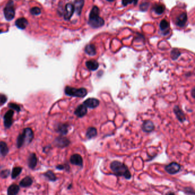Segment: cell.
<instances>
[{
  "label": "cell",
  "instance_id": "484cf974",
  "mask_svg": "<svg viewBox=\"0 0 195 195\" xmlns=\"http://www.w3.org/2000/svg\"><path fill=\"white\" fill-rule=\"evenodd\" d=\"M57 131L61 135H65L68 132V125L67 124H60L58 127Z\"/></svg>",
  "mask_w": 195,
  "mask_h": 195
},
{
  "label": "cell",
  "instance_id": "74e56055",
  "mask_svg": "<svg viewBox=\"0 0 195 195\" xmlns=\"http://www.w3.org/2000/svg\"><path fill=\"white\" fill-rule=\"evenodd\" d=\"M136 1H122V4H123V5H124V6H126V5H127L128 4H131V3H135Z\"/></svg>",
  "mask_w": 195,
  "mask_h": 195
},
{
  "label": "cell",
  "instance_id": "d6a6232c",
  "mask_svg": "<svg viewBox=\"0 0 195 195\" xmlns=\"http://www.w3.org/2000/svg\"><path fill=\"white\" fill-rule=\"evenodd\" d=\"M10 175V171L9 169H5L4 171H2L0 173V176H1L3 179L7 178Z\"/></svg>",
  "mask_w": 195,
  "mask_h": 195
},
{
  "label": "cell",
  "instance_id": "8992f818",
  "mask_svg": "<svg viewBox=\"0 0 195 195\" xmlns=\"http://www.w3.org/2000/svg\"><path fill=\"white\" fill-rule=\"evenodd\" d=\"M180 169H181L180 165L176 162L171 163L169 164L168 165H166L165 167V171L170 175L176 174L177 173L179 172Z\"/></svg>",
  "mask_w": 195,
  "mask_h": 195
},
{
  "label": "cell",
  "instance_id": "f1b7e54d",
  "mask_svg": "<svg viewBox=\"0 0 195 195\" xmlns=\"http://www.w3.org/2000/svg\"><path fill=\"white\" fill-rule=\"evenodd\" d=\"M22 168L17 167L13 168L12 172V179H16L21 172L22 171Z\"/></svg>",
  "mask_w": 195,
  "mask_h": 195
},
{
  "label": "cell",
  "instance_id": "9c48e42d",
  "mask_svg": "<svg viewBox=\"0 0 195 195\" xmlns=\"http://www.w3.org/2000/svg\"><path fill=\"white\" fill-rule=\"evenodd\" d=\"M70 162L72 164L83 167V159L81 156L79 154H74L71 156L70 158Z\"/></svg>",
  "mask_w": 195,
  "mask_h": 195
},
{
  "label": "cell",
  "instance_id": "52a82bcc",
  "mask_svg": "<svg viewBox=\"0 0 195 195\" xmlns=\"http://www.w3.org/2000/svg\"><path fill=\"white\" fill-rule=\"evenodd\" d=\"M14 112L12 110H8L4 115V126L7 128H9L13 124V116Z\"/></svg>",
  "mask_w": 195,
  "mask_h": 195
},
{
  "label": "cell",
  "instance_id": "5b68a950",
  "mask_svg": "<svg viewBox=\"0 0 195 195\" xmlns=\"http://www.w3.org/2000/svg\"><path fill=\"white\" fill-rule=\"evenodd\" d=\"M4 16L7 21L12 20L15 16V9L13 1H9L4 9Z\"/></svg>",
  "mask_w": 195,
  "mask_h": 195
},
{
  "label": "cell",
  "instance_id": "5bb4252c",
  "mask_svg": "<svg viewBox=\"0 0 195 195\" xmlns=\"http://www.w3.org/2000/svg\"><path fill=\"white\" fill-rule=\"evenodd\" d=\"M142 129L146 133H150L154 129V125L150 120H145L142 125Z\"/></svg>",
  "mask_w": 195,
  "mask_h": 195
},
{
  "label": "cell",
  "instance_id": "ffe728a7",
  "mask_svg": "<svg viewBox=\"0 0 195 195\" xmlns=\"http://www.w3.org/2000/svg\"><path fill=\"white\" fill-rule=\"evenodd\" d=\"M85 53L89 56H95L96 54V48L93 44H88L85 48Z\"/></svg>",
  "mask_w": 195,
  "mask_h": 195
},
{
  "label": "cell",
  "instance_id": "836d02e7",
  "mask_svg": "<svg viewBox=\"0 0 195 195\" xmlns=\"http://www.w3.org/2000/svg\"><path fill=\"white\" fill-rule=\"evenodd\" d=\"M149 3H142L140 6V11H141L142 12L146 11H148V8H149Z\"/></svg>",
  "mask_w": 195,
  "mask_h": 195
},
{
  "label": "cell",
  "instance_id": "8d00e7d4",
  "mask_svg": "<svg viewBox=\"0 0 195 195\" xmlns=\"http://www.w3.org/2000/svg\"><path fill=\"white\" fill-rule=\"evenodd\" d=\"M65 165H58L56 167V168L58 170H63L65 168Z\"/></svg>",
  "mask_w": 195,
  "mask_h": 195
},
{
  "label": "cell",
  "instance_id": "e0dca14e",
  "mask_svg": "<svg viewBox=\"0 0 195 195\" xmlns=\"http://www.w3.org/2000/svg\"><path fill=\"white\" fill-rule=\"evenodd\" d=\"M15 24L18 29H24L28 25V21L25 18H20L16 21Z\"/></svg>",
  "mask_w": 195,
  "mask_h": 195
},
{
  "label": "cell",
  "instance_id": "e575fe53",
  "mask_svg": "<svg viewBox=\"0 0 195 195\" xmlns=\"http://www.w3.org/2000/svg\"><path fill=\"white\" fill-rule=\"evenodd\" d=\"M7 100V97L6 96L1 95H0V105H2L6 102Z\"/></svg>",
  "mask_w": 195,
  "mask_h": 195
},
{
  "label": "cell",
  "instance_id": "6da1fadb",
  "mask_svg": "<svg viewBox=\"0 0 195 195\" xmlns=\"http://www.w3.org/2000/svg\"><path fill=\"white\" fill-rule=\"evenodd\" d=\"M110 168L113 173L116 176H123L127 180H129L132 177L131 173L128 167L120 162H112L110 165Z\"/></svg>",
  "mask_w": 195,
  "mask_h": 195
},
{
  "label": "cell",
  "instance_id": "2e32d148",
  "mask_svg": "<svg viewBox=\"0 0 195 195\" xmlns=\"http://www.w3.org/2000/svg\"><path fill=\"white\" fill-rule=\"evenodd\" d=\"M84 1H83V0H77V1H76L74 2V11H76L77 14L79 16H80L81 13L82 9L84 7Z\"/></svg>",
  "mask_w": 195,
  "mask_h": 195
},
{
  "label": "cell",
  "instance_id": "ba28073f",
  "mask_svg": "<svg viewBox=\"0 0 195 195\" xmlns=\"http://www.w3.org/2000/svg\"><path fill=\"white\" fill-rule=\"evenodd\" d=\"M54 143L57 147L63 148L68 146L70 142L68 139L63 136H59L55 139Z\"/></svg>",
  "mask_w": 195,
  "mask_h": 195
},
{
  "label": "cell",
  "instance_id": "44dd1931",
  "mask_svg": "<svg viewBox=\"0 0 195 195\" xmlns=\"http://www.w3.org/2000/svg\"><path fill=\"white\" fill-rule=\"evenodd\" d=\"M97 135V131L96 128L89 127L86 133V137L88 139H92Z\"/></svg>",
  "mask_w": 195,
  "mask_h": 195
},
{
  "label": "cell",
  "instance_id": "7402d4cb",
  "mask_svg": "<svg viewBox=\"0 0 195 195\" xmlns=\"http://www.w3.org/2000/svg\"><path fill=\"white\" fill-rule=\"evenodd\" d=\"M20 190V187L16 184H12L8 189V195H17Z\"/></svg>",
  "mask_w": 195,
  "mask_h": 195
},
{
  "label": "cell",
  "instance_id": "7a4b0ae2",
  "mask_svg": "<svg viewBox=\"0 0 195 195\" xmlns=\"http://www.w3.org/2000/svg\"><path fill=\"white\" fill-rule=\"evenodd\" d=\"M100 9L97 6L92 9L89 17V25L93 28H98L104 25V20L100 16Z\"/></svg>",
  "mask_w": 195,
  "mask_h": 195
},
{
  "label": "cell",
  "instance_id": "ab89813d",
  "mask_svg": "<svg viewBox=\"0 0 195 195\" xmlns=\"http://www.w3.org/2000/svg\"><path fill=\"white\" fill-rule=\"evenodd\" d=\"M194 93H195V92H194V88H193V89H192V97L194 98Z\"/></svg>",
  "mask_w": 195,
  "mask_h": 195
},
{
  "label": "cell",
  "instance_id": "d4e9b609",
  "mask_svg": "<svg viewBox=\"0 0 195 195\" xmlns=\"http://www.w3.org/2000/svg\"><path fill=\"white\" fill-rule=\"evenodd\" d=\"M160 30L163 32H166V34L168 33L167 31L169 29V23L166 20H163L160 23Z\"/></svg>",
  "mask_w": 195,
  "mask_h": 195
},
{
  "label": "cell",
  "instance_id": "f546056e",
  "mask_svg": "<svg viewBox=\"0 0 195 195\" xmlns=\"http://www.w3.org/2000/svg\"><path fill=\"white\" fill-rule=\"evenodd\" d=\"M44 175L48 180L52 181H54L57 179L55 174L51 171H48L44 174Z\"/></svg>",
  "mask_w": 195,
  "mask_h": 195
},
{
  "label": "cell",
  "instance_id": "4dcf8cb0",
  "mask_svg": "<svg viewBox=\"0 0 195 195\" xmlns=\"http://www.w3.org/2000/svg\"><path fill=\"white\" fill-rule=\"evenodd\" d=\"M30 12L33 15L37 16V15H39V14L41 13V9L39 8H38V7H33V8H31V9L30 11Z\"/></svg>",
  "mask_w": 195,
  "mask_h": 195
},
{
  "label": "cell",
  "instance_id": "9a60e30c",
  "mask_svg": "<svg viewBox=\"0 0 195 195\" xmlns=\"http://www.w3.org/2000/svg\"><path fill=\"white\" fill-rule=\"evenodd\" d=\"M174 113L176 114V116L177 119L181 122V123H183L184 121H185L186 120V118H185V114L184 113V112L180 109V108L178 106H175L174 109Z\"/></svg>",
  "mask_w": 195,
  "mask_h": 195
},
{
  "label": "cell",
  "instance_id": "277c9868",
  "mask_svg": "<svg viewBox=\"0 0 195 195\" xmlns=\"http://www.w3.org/2000/svg\"><path fill=\"white\" fill-rule=\"evenodd\" d=\"M65 93L66 95L72 97L83 98L87 95V90L85 88H74L70 87H66L65 89Z\"/></svg>",
  "mask_w": 195,
  "mask_h": 195
},
{
  "label": "cell",
  "instance_id": "d590c367",
  "mask_svg": "<svg viewBox=\"0 0 195 195\" xmlns=\"http://www.w3.org/2000/svg\"><path fill=\"white\" fill-rule=\"evenodd\" d=\"M184 189H185V192H187L188 191L189 192H188V193H189V194H192L193 195H194V192L193 189H192V188H190V187H189V188H185Z\"/></svg>",
  "mask_w": 195,
  "mask_h": 195
},
{
  "label": "cell",
  "instance_id": "4fadbf2b",
  "mask_svg": "<svg viewBox=\"0 0 195 195\" xmlns=\"http://www.w3.org/2000/svg\"><path fill=\"white\" fill-rule=\"evenodd\" d=\"M187 21V14L186 13H183L178 16L176 19V24L179 27H184Z\"/></svg>",
  "mask_w": 195,
  "mask_h": 195
},
{
  "label": "cell",
  "instance_id": "f35d334b",
  "mask_svg": "<svg viewBox=\"0 0 195 195\" xmlns=\"http://www.w3.org/2000/svg\"><path fill=\"white\" fill-rule=\"evenodd\" d=\"M165 195H175V193H173L172 192H169L167 193H166Z\"/></svg>",
  "mask_w": 195,
  "mask_h": 195
},
{
  "label": "cell",
  "instance_id": "8fae6325",
  "mask_svg": "<svg viewBox=\"0 0 195 195\" xmlns=\"http://www.w3.org/2000/svg\"><path fill=\"white\" fill-rule=\"evenodd\" d=\"M83 104L87 108L88 107L91 109H94L99 105L100 101L98 99L95 98H89L84 102Z\"/></svg>",
  "mask_w": 195,
  "mask_h": 195
},
{
  "label": "cell",
  "instance_id": "30bf717a",
  "mask_svg": "<svg viewBox=\"0 0 195 195\" xmlns=\"http://www.w3.org/2000/svg\"><path fill=\"white\" fill-rule=\"evenodd\" d=\"M74 12V5L70 3H68L65 5V13H64V19L65 20H69L70 19L73 14Z\"/></svg>",
  "mask_w": 195,
  "mask_h": 195
},
{
  "label": "cell",
  "instance_id": "1f68e13d",
  "mask_svg": "<svg viewBox=\"0 0 195 195\" xmlns=\"http://www.w3.org/2000/svg\"><path fill=\"white\" fill-rule=\"evenodd\" d=\"M8 106H9L11 109H13V110H15L16 111H17V112H20V109H21L20 106L18 105H17V104H14V103H10V104H9Z\"/></svg>",
  "mask_w": 195,
  "mask_h": 195
},
{
  "label": "cell",
  "instance_id": "ac0fdd59",
  "mask_svg": "<svg viewBox=\"0 0 195 195\" xmlns=\"http://www.w3.org/2000/svg\"><path fill=\"white\" fill-rule=\"evenodd\" d=\"M85 64H86V66L88 68V69L91 71L96 70L99 66V64L98 63V62L96 60H89V61H87Z\"/></svg>",
  "mask_w": 195,
  "mask_h": 195
},
{
  "label": "cell",
  "instance_id": "4316f807",
  "mask_svg": "<svg viewBox=\"0 0 195 195\" xmlns=\"http://www.w3.org/2000/svg\"><path fill=\"white\" fill-rule=\"evenodd\" d=\"M165 9V6L162 4L155 5V6L153 8V11L158 14H162L164 12Z\"/></svg>",
  "mask_w": 195,
  "mask_h": 195
},
{
  "label": "cell",
  "instance_id": "83f0119b",
  "mask_svg": "<svg viewBox=\"0 0 195 195\" xmlns=\"http://www.w3.org/2000/svg\"><path fill=\"white\" fill-rule=\"evenodd\" d=\"M181 55V52L178 49L174 48L171 52V56L172 60H177Z\"/></svg>",
  "mask_w": 195,
  "mask_h": 195
},
{
  "label": "cell",
  "instance_id": "d6986e66",
  "mask_svg": "<svg viewBox=\"0 0 195 195\" xmlns=\"http://www.w3.org/2000/svg\"><path fill=\"white\" fill-rule=\"evenodd\" d=\"M37 163V159L35 153H32L28 158V165L30 168L34 169Z\"/></svg>",
  "mask_w": 195,
  "mask_h": 195
},
{
  "label": "cell",
  "instance_id": "60d3db41",
  "mask_svg": "<svg viewBox=\"0 0 195 195\" xmlns=\"http://www.w3.org/2000/svg\"><path fill=\"white\" fill-rule=\"evenodd\" d=\"M71 187H72V185H71V184H70V185H69V186H68V189H70V188H71Z\"/></svg>",
  "mask_w": 195,
  "mask_h": 195
},
{
  "label": "cell",
  "instance_id": "603a6c76",
  "mask_svg": "<svg viewBox=\"0 0 195 195\" xmlns=\"http://www.w3.org/2000/svg\"><path fill=\"white\" fill-rule=\"evenodd\" d=\"M33 183V180L31 177L29 176H26L24 178L20 183V185L22 187H28L30 186Z\"/></svg>",
  "mask_w": 195,
  "mask_h": 195
},
{
  "label": "cell",
  "instance_id": "3957f363",
  "mask_svg": "<svg viewBox=\"0 0 195 195\" xmlns=\"http://www.w3.org/2000/svg\"><path fill=\"white\" fill-rule=\"evenodd\" d=\"M34 137V133L31 128H26L24 129L22 133L18 135L17 140V145L18 148L25 144H29L32 142Z\"/></svg>",
  "mask_w": 195,
  "mask_h": 195
},
{
  "label": "cell",
  "instance_id": "b9f144b4",
  "mask_svg": "<svg viewBox=\"0 0 195 195\" xmlns=\"http://www.w3.org/2000/svg\"><path fill=\"white\" fill-rule=\"evenodd\" d=\"M3 32V31L1 30H0V33H1Z\"/></svg>",
  "mask_w": 195,
  "mask_h": 195
},
{
  "label": "cell",
  "instance_id": "cb8c5ba5",
  "mask_svg": "<svg viewBox=\"0 0 195 195\" xmlns=\"http://www.w3.org/2000/svg\"><path fill=\"white\" fill-rule=\"evenodd\" d=\"M0 152L3 156H5L9 152V149L6 142L0 141Z\"/></svg>",
  "mask_w": 195,
  "mask_h": 195
},
{
  "label": "cell",
  "instance_id": "7c38bea8",
  "mask_svg": "<svg viewBox=\"0 0 195 195\" xmlns=\"http://www.w3.org/2000/svg\"><path fill=\"white\" fill-rule=\"evenodd\" d=\"M88 112L87 108L84 105L81 104L78 106L74 111V114L78 118H83Z\"/></svg>",
  "mask_w": 195,
  "mask_h": 195
}]
</instances>
